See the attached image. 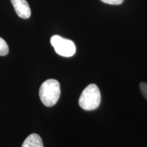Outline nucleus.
<instances>
[{
	"mask_svg": "<svg viewBox=\"0 0 147 147\" xmlns=\"http://www.w3.org/2000/svg\"><path fill=\"white\" fill-rule=\"evenodd\" d=\"M9 48L6 42L0 37V56H5L8 55Z\"/></svg>",
	"mask_w": 147,
	"mask_h": 147,
	"instance_id": "423d86ee",
	"label": "nucleus"
},
{
	"mask_svg": "<svg viewBox=\"0 0 147 147\" xmlns=\"http://www.w3.org/2000/svg\"><path fill=\"white\" fill-rule=\"evenodd\" d=\"M101 1L110 5H119L123 3V0H101Z\"/></svg>",
	"mask_w": 147,
	"mask_h": 147,
	"instance_id": "6e6552de",
	"label": "nucleus"
},
{
	"mask_svg": "<svg viewBox=\"0 0 147 147\" xmlns=\"http://www.w3.org/2000/svg\"><path fill=\"white\" fill-rule=\"evenodd\" d=\"M16 13L20 18L27 19L31 16V9L26 0H11Z\"/></svg>",
	"mask_w": 147,
	"mask_h": 147,
	"instance_id": "20e7f679",
	"label": "nucleus"
},
{
	"mask_svg": "<svg viewBox=\"0 0 147 147\" xmlns=\"http://www.w3.org/2000/svg\"><path fill=\"white\" fill-rule=\"evenodd\" d=\"M140 91L143 96L147 100V84L145 82H141L140 84Z\"/></svg>",
	"mask_w": 147,
	"mask_h": 147,
	"instance_id": "0eeeda50",
	"label": "nucleus"
},
{
	"mask_svg": "<svg viewBox=\"0 0 147 147\" xmlns=\"http://www.w3.org/2000/svg\"><path fill=\"white\" fill-rule=\"evenodd\" d=\"M61 94L60 84L55 79H49L40 86L39 96L41 102L47 107H52L58 102Z\"/></svg>",
	"mask_w": 147,
	"mask_h": 147,
	"instance_id": "f257e3e1",
	"label": "nucleus"
},
{
	"mask_svg": "<svg viewBox=\"0 0 147 147\" xmlns=\"http://www.w3.org/2000/svg\"><path fill=\"white\" fill-rule=\"evenodd\" d=\"M51 44L55 52L62 57H70L76 53V46L71 40L65 39L57 35L51 38Z\"/></svg>",
	"mask_w": 147,
	"mask_h": 147,
	"instance_id": "7ed1b4c3",
	"label": "nucleus"
},
{
	"mask_svg": "<svg viewBox=\"0 0 147 147\" xmlns=\"http://www.w3.org/2000/svg\"><path fill=\"white\" fill-rule=\"evenodd\" d=\"M21 147H44V145L40 136L37 134H32L26 138Z\"/></svg>",
	"mask_w": 147,
	"mask_h": 147,
	"instance_id": "39448f33",
	"label": "nucleus"
},
{
	"mask_svg": "<svg viewBox=\"0 0 147 147\" xmlns=\"http://www.w3.org/2000/svg\"><path fill=\"white\" fill-rule=\"evenodd\" d=\"M101 102L100 89L96 84H91L83 90L79 98V106L85 110H93L99 107Z\"/></svg>",
	"mask_w": 147,
	"mask_h": 147,
	"instance_id": "f03ea898",
	"label": "nucleus"
}]
</instances>
